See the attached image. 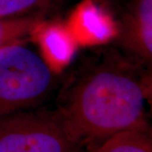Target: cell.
<instances>
[{"label": "cell", "mask_w": 152, "mask_h": 152, "mask_svg": "<svg viewBox=\"0 0 152 152\" xmlns=\"http://www.w3.org/2000/svg\"><path fill=\"white\" fill-rule=\"evenodd\" d=\"M38 42L44 59L51 69H62L73 58L77 40L69 26L61 24L42 25L37 29Z\"/></svg>", "instance_id": "5b68a950"}, {"label": "cell", "mask_w": 152, "mask_h": 152, "mask_svg": "<svg viewBox=\"0 0 152 152\" xmlns=\"http://www.w3.org/2000/svg\"><path fill=\"white\" fill-rule=\"evenodd\" d=\"M95 152H152L149 129L124 131L102 142Z\"/></svg>", "instance_id": "52a82bcc"}, {"label": "cell", "mask_w": 152, "mask_h": 152, "mask_svg": "<svg viewBox=\"0 0 152 152\" xmlns=\"http://www.w3.org/2000/svg\"><path fill=\"white\" fill-rule=\"evenodd\" d=\"M55 0H0V18H15L36 15V12Z\"/></svg>", "instance_id": "9c48e42d"}, {"label": "cell", "mask_w": 152, "mask_h": 152, "mask_svg": "<svg viewBox=\"0 0 152 152\" xmlns=\"http://www.w3.org/2000/svg\"><path fill=\"white\" fill-rule=\"evenodd\" d=\"M145 101L142 83L133 74L102 68L77 86L58 117L80 145L101 144L121 132L148 128Z\"/></svg>", "instance_id": "6da1fadb"}, {"label": "cell", "mask_w": 152, "mask_h": 152, "mask_svg": "<svg viewBox=\"0 0 152 152\" xmlns=\"http://www.w3.org/2000/svg\"><path fill=\"white\" fill-rule=\"evenodd\" d=\"M42 23L37 15L15 18H0V49L33 32Z\"/></svg>", "instance_id": "ba28073f"}, {"label": "cell", "mask_w": 152, "mask_h": 152, "mask_svg": "<svg viewBox=\"0 0 152 152\" xmlns=\"http://www.w3.org/2000/svg\"><path fill=\"white\" fill-rule=\"evenodd\" d=\"M58 116L15 113L0 117V152H80Z\"/></svg>", "instance_id": "3957f363"}, {"label": "cell", "mask_w": 152, "mask_h": 152, "mask_svg": "<svg viewBox=\"0 0 152 152\" xmlns=\"http://www.w3.org/2000/svg\"><path fill=\"white\" fill-rule=\"evenodd\" d=\"M53 71L42 56L20 42L0 49V117L41 102L52 89Z\"/></svg>", "instance_id": "7a4b0ae2"}, {"label": "cell", "mask_w": 152, "mask_h": 152, "mask_svg": "<svg viewBox=\"0 0 152 152\" xmlns=\"http://www.w3.org/2000/svg\"><path fill=\"white\" fill-rule=\"evenodd\" d=\"M125 42L146 60L152 54V0H135L125 23Z\"/></svg>", "instance_id": "8992f818"}, {"label": "cell", "mask_w": 152, "mask_h": 152, "mask_svg": "<svg viewBox=\"0 0 152 152\" xmlns=\"http://www.w3.org/2000/svg\"><path fill=\"white\" fill-rule=\"evenodd\" d=\"M69 29L76 40L89 44L106 42L117 33L116 26L108 14L91 0L84 2L78 8Z\"/></svg>", "instance_id": "277c9868"}]
</instances>
